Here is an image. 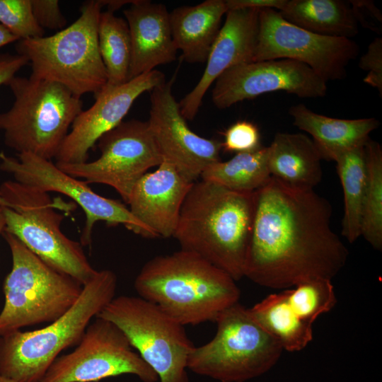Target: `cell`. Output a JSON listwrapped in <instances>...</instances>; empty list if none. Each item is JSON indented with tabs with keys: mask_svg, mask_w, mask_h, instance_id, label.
Masks as SVG:
<instances>
[{
	"mask_svg": "<svg viewBox=\"0 0 382 382\" xmlns=\"http://www.w3.org/2000/svg\"><path fill=\"white\" fill-rule=\"evenodd\" d=\"M279 13L288 22L322 35L352 39L359 33L349 1L287 0Z\"/></svg>",
	"mask_w": 382,
	"mask_h": 382,
	"instance_id": "obj_24",
	"label": "cell"
},
{
	"mask_svg": "<svg viewBox=\"0 0 382 382\" xmlns=\"http://www.w3.org/2000/svg\"><path fill=\"white\" fill-rule=\"evenodd\" d=\"M12 257L5 277L0 336L22 328L52 323L75 303L83 285L40 259L13 234L4 231Z\"/></svg>",
	"mask_w": 382,
	"mask_h": 382,
	"instance_id": "obj_7",
	"label": "cell"
},
{
	"mask_svg": "<svg viewBox=\"0 0 382 382\" xmlns=\"http://www.w3.org/2000/svg\"><path fill=\"white\" fill-rule=\"evenodd\" d=\"M98 39L100 54L108 75V86L129 81L132 59L129 30L126 20L114 12H101L98 21Z\"/></svg>",
	"mask_w": 382,
	"mask_h": 382,
	"instance_id": "obj_28",
	"label": "cell"
},
{
	"mask_svg": "<svg viewBox=\"0 0 382 382\" xmlns=\"http://www.w3.org/2000/svg\"><path fill=\"white\" fill-rule=\"evenodd\" d=\"M0 206L6 207V203L4 201V199L1 197V195H0Z\"/></svg>",
	"mask_w": 382,
	"mask_h": 382,
	"instance_id": "obj_40",
	"label": "cell"
},
{
	"mask_svg": "<svg viewBox=\"0 0 382 382\" xmlns=\"http://www.w3.org/2000/svg\"><path fill=\"white\" fill-rule=\"evenodd\" d=\"M367 180L361 236L376 250L382 248V149L371 139L365 144Z\"/></svg>",
	"mask_w": 382,
	"mask_h": 382,
	"instance_id": "obj_29",
	"label": "cell"
},
{
	"mask_svg": "<svg viewBox=\"0 0 382 382\" xmlns=\"http://www.w3.org/2000/svg\"><path fill=\"white\" fill-rule=\"evenodd\" d=\"M173 83V78L150 91L148 123L162 161L195 183L207 167L221 161V141L202 137L189 128L172 93Z\"/></svg>",
	"mask_w": 382,
	"mask_h": 382,
	"instance_id": "obj_16",
	"label": "cell"
},
{
	"mask_svg": "<svg viewBox=\"0 0 382 382\" xmlns=\"http://www.w3.org/2000/svg\"><path fill=\"white\" fill-rule=\"evenodd\" d=\"M0 170L12 175L18 183L46 192L61 193L80 206L86 215L80 236L83 246L91 245L93 229L98 221L109 226L122 224L138 235L153 238L125 204L96 193L86 181L66 173L50 160L30 153L17 154L15 158L0 151Z\"/></svg>",
	"mask_w": 382,
	"mask_h": 382,
	"instance_id": "obj_14",
	"label": "cell"
},
{
	"mask_svg": "<svg viewBox=\"0 0 382 382\" xmlns=\"http://www.w3.org/2000/svg\"><path fill=\"white\" fill-rule=\"evenodd\" d=\"M0 24L20 40L45 33L34 18L30 0H0Z\"/></svg>",
	"mask_w": 382,
	"mask_h": 382,
	"instance_id": "obj_31",
	"label": "cell"
},
{
	"mask_svg": "<svg viewBox=\"0 0 382 382\" xmlns=\"http://www.w3.org/2000/svg\"><path fill=\"white\" fill-rule=\"evenodd\" d=\"M33 14L37 24L45 30H62L66 20L57 0H30Z\"/></svg>",
	"mask_w": 382,
	"mask_h": 382,
	"instance_id": "obj_34",
	"label": "cell"
},
{
	"mask_svg": "<svg viewBox=\"0 0 382 382\" xmlns=\"http://www.w3.org/2000/svg\"><path fill=\"white\" fill-rule=\"evenodd\" d=\"M14 97L0 113V130L6 146L17 154L45 159L57 157L83 101L62 85L30 76H13L6 84Z\"/></svg>",
	"mask_w": 382,
	"mask_h": 382,
	"instance_id": "obj_6",
	"label": "cell"
},
{
	"mask_svg": "<svg viewBox=\"0 0 382 382\" xmlns=\"http://www.w3.org/2000/svg\"><path fill=\"white\" fill-rule=\"evenodd\" d=\"M134 286L139 297L183 325L214 322L223 311L238 302L241 295L229 274L182 249L146 262Z\"/></svg>",
	"mask_w": 382,
	"mask_h": 382,
	"instance_id": "obj_3",
	"label": "cell"
},
{
	"mask_svg": "<svg viewBox=\"0 0 382 382\" xmlns=\"http://www.w3.org/2000/svg\"><path fill=\"white\" fill-rule=\"evenodd\" d=\"M5 231L15 236L28 250L54 270L83 286L96 274L80 242L69 238L61 229L64 215L56 212L59 202L48 192L7 180L0 185Z\"/></svg>",
	"mask_w": 382,
	"mask_h": 382,
	"instance_id": "obj_8",
	"label": "cell"
},
{
	"mask_svg": "<svg viewBox=\"0 0 382 382\" xmlns=\"http://www.w3.org/2000/svg\"><path fill=\"white\" fill-rule=\"evenodd\" d=\"M123 12L132 45L129 81L175 60L178 50L164 4L134 0Z\"/></svg>",
	"mask_w": 382,
	"mask_h": 382,
	"instance_id": "obj_20",
	"label": "cell"
},
{
	"mask_svg": "<svg viewBox=\"0 0 382 382\" xmlns=\"http://www.w3.org/2000/svg\"><path fill=\"white\" fill-rule=\"evenodd\" d=\"M6 228V219L4 214L3 207L0 206V236Z\"/></svg>",
	"mask_w": 382,
	"mask_h": 382,
	"instance_id": "obj_38",
	"label": "cell"
},
{
	"mask_svg": "<svg viewBox=\"0 0 382 382\" xmlns=\"http://www.w3.org/2000/svg\"><path fill=\"white\" fill-rule=\"evenodd\" d=\"M96 317L124 332L158 382H189L187 360L195 346L184 325L157 305L139 296H115Z\"/></svg>",
	"mask_w": 382,
	"mask_h": 382,
	"instance_id": "obj_10",
	"label": "cell"
},
{
	"mask_svg": "<svg viewBox=\"0 0 382 382\" xmlns=\"http://www.w3.org/2000/svg\"><path fill=\"white\" fill-rule=\"evenodd\" d=\"M331 281L310 279L286 289L290 305L304 320L313 324L318 316L335 307L337 297Z\"/></svg>",
	"mask_w": 382,
	"mask_h": 382,
	"instance_id": "obj_30",
	"label": "cell"
},
{
	"mask_svg": "<svg viewBox=\"0 0 382 382\" xmlns=\"http://www.w3.org/2000/svg\"><path fill=\"white\" fill-rule=\"evenodd\" d=\"M359 66L367 72L364 82L377 89L382 95V37H376L361 57Z\"/></svg>",
	"mask_w": 382,
	"mask_h": 382,
	"instance_id": "obj_33",
	"label": "cell"
},
{
	"mask_svg": "<svg viewBox=\"0 0 382 382\" xmlns=\"http://www.w3.org/2000/svg\"><path fill=\"white\" fill-rule=\"evenodd\" d=\"M98 158L81 163H56L66 173L88 184L113 187L127 204L137 182L162 158L147 122L122 121L97 141Z\"/></svg>",
	"mask_w": 382,
	"mask_h": 382,
	"instance_id": "obj_12",
	"label": "cell"
},
{
	"mask_svg": "<svg viewBox=\"0 0 382 382\" xmlns=\"http://www.w3.org/2000/svg\"><path fill=\"white\" fill-rule=\"evenodd\" d=\"M217 330L207 343L195 347L187 369L219 382H245L269 371L284 351L279 343L239 302L214 321Z\"/></svg>",
	"mask_w": 382,
	"mask_h": 382,
	"instance_id": "obj_9",
	"label": "cell"
},
{
	"mask_svg": "<svg viewBox=\"0 0 382 382\" xmlns=\"http://www.w3.org/2000/svg\"><path fill=\"white\" fill-rule=\"evenodd\" d=\"M249 311L283 350L301 351L313 340V324L304 320L292 308L286 290L267 296Z\"/></svg>",
	"mask_w": 382,
	"mask_h": 382,
	"instance_id": "obj_25",
	"label": "cell"
},
{
	"mask_svg": "<svg viewBox=\"0 0 382 382\" xmlns=\"http://www.w3.org/2000/svg\"><path fill=\"white\" fill-rule=\"evenodd\" d=\"M287 0H226L227 10L238 8H272L278 11L282 10Z\"/></svg>",
	"mask_w": 382,
	"mask_h": 382,
	"instance_id": "obj_36",
	"label": "cell"
},
{
	"mask_svg": "<svg viewBox=\"0 0 382 382\" xmlns=\"http://www.w3.org/2000/svg\"><path fill=\"white\" fill-rule=\"evenodd\" d=\"M227 11L225 1L206 0L195 6L175 8L169 13L173 42L185 62H207Z\"/></svg>",
	"mask_w": 382,
	"mask_h": 382,
	"instance_id": "obj_22",
	"label": "cell"
},
{
	"mask_svg": "<svg viewBox=\"0 0 382 382\" xmlns=\"http://www.w3.org/2000/svg\"><path fill=\"white\" fill-rule=\"evenodd\" d=\"M259 11L255 8L228 10L226 20L212 45L204 73L179 103L185 120H193L207 90L224 71L253 62L259 31Z\"/></svg>",
	"mask_w": 382,
	"mask_h": 382,
	"instance_id": "obj_18",
	"label": "cell"
},
{
	"mask_svg": "<svg viewBox=\"0 0 382 382\" xmlns=\"http://www.w3.org/2000/svg\"><path fill=\"white\" fill-rule=\"evenodd\" d=\"M156 69L127 82L108 86L94 96V103L76 117L56 157V163H81L88 161L89 151L106 132L116 127L136 99L165 82Z\"/></svg>",
	"mask_w": 382,
	"mask_h": 382,
	"instance_id": "obj_17",
	"label": "cell"
},
{
	"mask_svg": "<svg viewBox=\"0 0 382 382\" xmlns=\"http://www.w3.org/2000/svg\"><path fill=\"white\" fill-rule=\"evenodd\" d=\"M365 144L342 153L335 159L344 196L342 235L351 243L361 236L367 180Z\"/></svg>",
	"mask_w": 382,
	"mask_h": 382,
	"instance_id": "obj_26",
	"label": "cell"
},
{
	"mask_svg": "<svg viewBox=\"0 0 382 382\" xmlns=\"http://www.w3.org/2000/svg\"><path fill=\"white\" fill-rule=\"evenodd\" d=\"M267 147L248 153H238L226 161H217L207 167L201 180L237 192H254L271 177L268 168Z\"/></svg>",
	"mask_w": 382,
	"mask_h": 382,
	"instance_id": "obj_27",
	"label": "cell"
},
{
	"mask_svg": "<svg viewBox=\"0 0 382 382\" xmlns=\"http://www.w3.org/2000/svg\"><path fill=\"white\" fill-rule=\"evenodd\" d=\"M254 192L233 191L203 180L193 183L173 236L180 249L199 255L235 281L243 277Z\"/></svg>",
	"mask_w": 382,
	"mask_h": 382,
	"instance_id": "obj_2",
	"label": "cell"
},
{
	"mask_svg": "<svg viewBox=\"0 0 382 382\" xmlns=\"http://www.w3.org/2000/svg\"><path fill=\"white\" fill-rule=\"evenodd\" d=\"M327 82L307 65L289 59L251 62L234 66L215 81L212 91L214 105L219 109L274 91H285L300 98L323 97Z\"/></svg>",
	"mask_w": 382,
	"mask_h": 382,
	"instance_id": "obj_15",
	"label": "cell"
},
{
	"mask_svg": "<svg viewBox=\"0 0 382 382\" xmlns=\"http://www.w3.org/2000/svg\"><path fill=\"white\" fill-rule=\"evenodd\" d=\"M28 64V60L21 54H0V86H6L16 73Z\"/></svg>",
	"mask_w": 382,
	"mask_h": 382,
	"instance_id": "obj_35",
	"label": "cell"
},
{
	"mask_svg": "<svg viewBox=\"0 0 382 382\" xmlns=\"http://www.w3.org/2000/svg\"><path fill=\"white\" fill-rule=\"evenodd\" d=\"M359 52L358 44L346 37L316 34L282 17L278 11H259V31L253 62L289 59L310 67L324 81L341 80Z\"/></svg>",
	"mask_w": 382,
	"mask_h": 382,
	"instance_id": "obj_13",
	"label": "cell"
},
{
	"mask_svg": "<svg viewBox=\"0 0 382 382\" xmlns=\"http://www.w3.org/2000/svg\"><path fill=\"white\" fill-rule=\"evenodd\" d=\"M223 135L222 149L226 152H253L262 147L257 127L248 121H237L228 127Z\"/></svg>",
	"mask_w": 382,
	"mask_h": 382,
	"instance_id": "obj_32",
	"label": "cell"
},
{
	"mask_svg": "<svg viewBox=\"0 0 382 382\" xmlns=\"http://www.w3.org/2000/svg\"><path fill=\"white\" fill-rule=\"evenodd\" d=\"M103 4L91 0L80 8L79 17L50 36L17 42L18 54L30 63V77L59 83L78 97L96 95L108 83L98 39Z\"/></svg>",
	"mask_w": 382,
	"mask_h": 382,
	"instance_id": "obj_5",
	"label": "cell"
},
{
	"mask_svg": "<svg viewBox=\"0 0 382 382\" xmlns=\"http://www.w3.org/2000/svg\"><path fill=\"white\" fill-rule=\"evenodd\" d=\"M193 183L162 161L135 184L127 204L133 216L153 238L173 237L184 200Z\"/></svg>",
	"mask_w": 382,
	"mask_h": 382,
	"instance_id": "obj_19",
	"label": "cell"
},
{
	"mask_svg": "<svg viewBox=\"0 0 382 382\" xmlns=\"http://www.w3.org/2000/svg\"><path fill=\"white\" fill-rule=\"evenodd\" d=\"M0 382H16V381L0 375Z\"/></svg>",
	"mask_w": 382,
	"mask_h": 382,
	"instance_id": "obj_39",
	"label": "cell"
},
{
	"mask_svg": "<svg viewBox=\"0 0 382 382\" xmlns=\"http://www.w3.org/2000/svg\"><path fill=\"white\" fill-rule=\"evenodd\" d=\"M20 40L11 33L7 28L0 24V48Z\"/></svg>",
	"mask_w": 382,
	"mask_h": 382,
	"instance_id": "obj_37",
	"label": "cell"
},
{
	"mask_svg": "<svg viewBox=\"0 0 382 382\" xmlns=\"http://www.w3.org/2000/svg\"><path fill=\"white\" fill-rule=\"evenodd\" d=\"M293 124L313 138L322 159L335 161L342 153L364 144L380 125L374 117L339 119L314 112L299 103L289 109Z\"/></svg>",
	"mask_w": 382,
	"mask_h": 382,
	"instance_id": "obj_21",
	"label": "cell"
},
{
	"mask_svg": "<svg viewBox=\"0 0 382 382\" xmlns=\"http://www.w3.org/2000/svg\"><path fill=\"white\" fill-rule=\"evenodd\" d=\"M123 374L158 382L154 371L113 323L96 317L71 352L59 356L40 382H98Z\"/></svg>",
	"mask_w": 382,
	"mask_h": 382,
	"instance_id": "obj_11",
	"label": "cell"
},
{
	"mask_svg": "<svg viewBox=\"0 0 382 382\" xmlns=\"http://www.w3.org/2000/svg\"><path fill=\"white\" fill-rule=\"evenodd\" d=\"M270 175L293 187L313 189L322 180L321 156L301 133L277 132L268 146Z\"/></svg>",
	"mask_w": 382,
	"mask_h": 382,
	"instance_id": "obj_23",
	"label": "cell"
},
{
	"mask_svg": "<svg viewBox=\"0 0 382 382\" xmlns=\"http://www.w3.org/2000/svg\"><path fill=\"white\" fill-rule=\"evenodd\" d=\"M254 192L244 277L271 289L310 279L332 280L345 265L348 250L332 229L330 202L313 189L272 176Z\"/></svg>",
	"mask_w": 382,
	"mask_h": 382,
	"instance_id": "obj_1",
	"label": "cell"
},
{
	"mask_svg": "<svg viewBox=\"0 0 382 382\" xmlns=\"http://www.w3.org/2000/svg\"><path fill=\"white\" fill-rule=\"evenodd\" d=\"M117 277L97 270L75 303L47 326L0 336V375L16 382H40L64 349L77 345L88 325L115 296Z\"/></svg>",
	"mask_w": 382,
	"mask_h": 382,
	"instance_id": "obj_4",
	"label": "cell"
}]
</instances>
